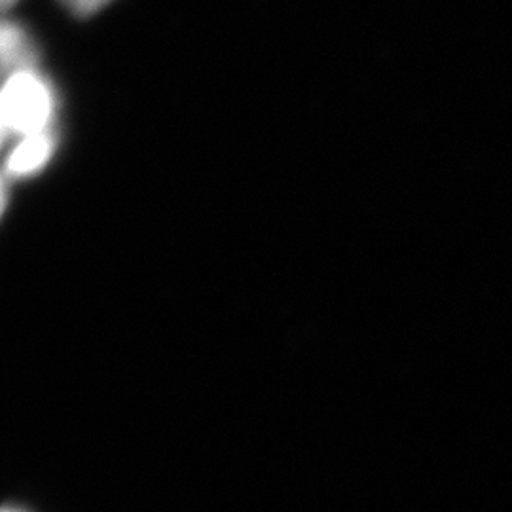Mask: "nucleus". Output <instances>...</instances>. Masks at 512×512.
<instances>
[{"mask_svg": "<svg viewBox=\"0 0 512 512\" xmlns=\"http://www.w3.org/2000/svg\"><path fill=\"white\" fill-rule=\"evenodd\" d=\"M57 93L48 78L35 71L6 76L2 90V139L33 137L55 131Z\"/></svg>", "mask_w": 512, "mask_h": 512, "instance_id": "1", "label": "nucleus"}, {"mask_svg": "<svg viewBox=\"0 0 512 512\" xmlns=\"http://www.w3.org/2000/svg\"><path fill=\"white\" fill-rule=\"evenodd\" d=\"M57 141V131L19 139L18 145H14V150L6 160V177L25 179L44 169L55 154Z\"/></svg>", "mask_w": 512, "mask_h": 512, "instance_id": "2", "label": "nucleus"}, {"mask_svg": "<svg viewBox=\"0 0 512 512\" xmlns=\"http://www.w3.org/2000/svg\"><path fill=\"white\" fill-rule=\"evenodd\" d=\"M0 54L6 76L21 71H35L40 59L37 44L33 42L31 35L19 23H12L8 19L2 23Z\"/></svg>", "mask_w": 512, "mask_h": 512, "instance_id": "3", "label": "nucleus"}, {"mask_svg": "<svg viewBox=\"0 0 512 512\" xmlns=\"http://www.w3.org/2000/svg\"><path fill=\"white\" fill-rule=\"evenodd\" d=\"M76 18H90L107 8L112 0H59Z\"/></svg>", "mask_w": 512, "mask_h": 512, "instance_id": "4", "label": "nucleus"}, {"mask_svg": "<svg viewBox=\"0 0 512 512\" xmlns=\"http://www.w3.org/2000/svg\"><path fill=\"white\" fill-rule=\"evenodd\" d=\"M18 0H2V6H4V10H8L10 6H14Z\"/></svg>", "mask_w": 512, "mask_h": 512, "instance_id": "5", "label": "nucleus"}]
</instances>
